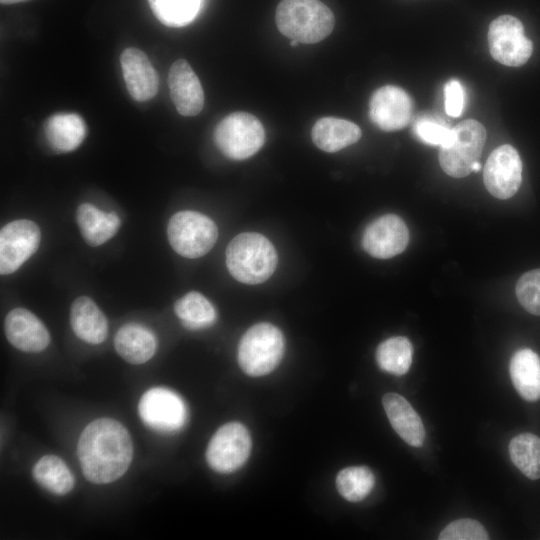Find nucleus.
<instances>
[{
	"label": "nucleus",
	"instance_id": "9b49d317",
	"mask_svg": "<svg viewBox=\"0 0 540 540\" xmlns=\"http://www.w3.org/2000/svg\"><path fill=\"white\" fill-rule=\"evenodd\" d=\"M41 233L31 220L9 222L0 231V273L17 271L38 249Z\"/></svg>",
	"mask_w": 540,
	"mask_h": 540
},
{
	"label": "nucleus",
	"instance_id": "1a4fd4ad",
	"mask_svg": "<svg viewBox=\"0 0 540 540\" xmlns=\"http://www.w3.org/2000/svg\"><path fill=\"white\" fill-rule=\"evenodd\" d=\"M251 446V437L245 426L239 422L226 423L211 438L206 461L217 472L231 473L247 461Z\"/></svg>",
	"mask_w": 540,
	"mask_h": 540
},
{
	"label": "nucleus",
	"instance_id": "6e6552de",
	"mask_svg": "<svg viewBox=\"0 0 540 540\" xmlns=\"http://www.w3.org/2000/svg\"><path fill=\"white\" fill-rule=\"evenodd\" d=\"M487 38L491 56L505 66H522L532 55V41L526 37L522 22L512 15L494 19Z\"/></svg>",
	"mask_w": 540,
	"mask_h": 540
},
{
	"label": "nucleus",
	"instance_id": "c756f323",
	"mask_svg": "<svg viewBox=\"0 0 540 540\" xmlns=\"http://www.w3.org/2000/svg\"><path fill=\"white\" fill-rule=\"evenodd\" d=\"M155 17L168 27H183L196 17L200 0H148Z\"/></svg>",
	"mask_w": 540,
	"mask_h": 540
},
{
	"label": "nucleus",
	"instance_id": "4468645a",
	"mask_svg": "<svg viewBox=\"0 0 540 540\" xmlns=\"http://www.w3.org/2000/svg\"><path fill=\"white\" fill-rule=\"evenodd\" d=\"M409 242V231L402 218L386 214L372 221L362 235V247L372 257L389 259L402 253Z\"/></svg>",
	"mask_w": 540,
	"mask_h": 540
},
{
	"label": "nucleus",
	"instance_id": "412c9836",
	"mask_svg": "<svg viewBox=\"0 0 540 540\" xmlns=\"http://www.w3.org/2000/svg\"><path fill=\"white\" fill-rule=\"evenodd\" d=\"M45 137L58 153L71 152L79 147L86 136V125L76 113H56L44 125Z\"/></svg>",
	"mask_w": 540,
	"mask_h": 540
},
{
	"label": "nucleus",
	"instance_id": "aec40b11",
	"mask_svg": "<svg viewBox=\"0 0 540 540\" xmlns=\"http://www.w3.org/2000/svg\"><path fill=\"white\" fill-rule=\"evenodd\" d=\"M114 346L117 353L125 361L139 365L153 357L157 349V340L146 327L136 323H128L117 331Z\"/></svg>",
	"mask_w": 540,
	"mask_h": 540
},
{
	"label": "nucleus",
	"instance_id": "f257e3e1",
	"mask_svg": "<svg viewBox=\"0 0 540 540\" xmlns=\"http://www.w3.org/2000/svg\"><path fill=\"white\" fill-rule=\"evenodd\" d=\"M77 455L88 481L94 484L111 483L122 477L131 464L132 439L119 421L99 418L82 431Z\"/></svg>",
	"mask_w": 540,
	"mask_h": 540
},
{
	"label": "nucleus",
	"instance_id": "39448f33",
	"mask_svg": "<svg viewBox=\"0 0 540 540\" xmlns=\"http://www.w3.org/2000/svg\"><path fill=\"white\" fill-rule=\"evenodd\" d=\"M265 141L260 120L247 112H234L215 127L214 142L229 159L245 160L257 153Z\"/></svg>",
	"mask_w": 540,
	"mask_h": 540
},
{
	"label": "nucleus",
	"instance_id": "393cba45",
	"mask_svg": "<svg viewBox=\"0 0 540 540\" xmlns=\"http://www.w3.org/2000/svg\"><path fill=\"white\" fill-rule=\"evenodd\" d=\"M35 481L57 495L69 493L74 487V477L66 463L56 455L41 457L33 467Z\"/></svg>",
	"mask_w": 540,
	"mask_h": 540
},
{
	"label": "nucleus",
	"instance_id": "e433bc0d",
	"mask_svg": "<svg viewBox=\"0 0 540 540\" xmlns=\"http://www.w3.org/2000/svg\"><path fill=\"white\" fill-rule=\"evenodd\" d=\"M290 44H291L292 47H296L299 44V42H297L295 40H291Z\"/></svg>",
	"mask_w": 540,
	"mask_h": 540
},
{
	"label": "nucleus",
	"instance_id": "c85d7f7f",
	"mask_svg": "<svg viewBox=\"0 0 540 540\" xmlns=\"http://www.w3.org/2000/svg\"><path fill=\"white\" fill-rule=\"evenodd\" d=\"M375 485V476L366 466H351L342 469L336 477L339 494L350 502L366 498Z\"/></svg>",
	"mask_w": 540,
	"mask_h": 540
},
{
	"label": "nucleus",
	"instance_id": "7c9ffc66",
	"mask_svg": "<svg viewBox=\"0 0 540 540\" xmlns=\"http://www.w3.org/2000/svg\"><path fill=\"white\" fill-rule=\"evenodd\" d=\"M515 292L526 311L540 316V268L524 273L516 283Z\"/></svg>",
	"mask_w": 540,
	"mask_h": 540
},
{
	"label": "nucleus",
	"instance_id": "a878e982",
	"mask_svg": "<svg viewBox=\"0 0 540 540\" xmlns=\"http://www.w3.org/2000/svg\"><path fill=\"white\" fill-rule=\"evenodd\" d=\"M174 311L182 324L190 330L211 326L216 320V311L201 293L192 291L178 299Z\"/></svg>",
	"mask_w": 540,
	"mask_h": 540
},
{
	"label": "nucleus",
	"instance_id": "2eb2a0df",
	"mask_svg": "<svg viewBox=\"0 0 540 540\" xmlns=\"http://www.w3.org/2000/svg\"><path fill=\"white\" fill-rule=\"evenodd\" d=\"M170 96L182 116H195L204 106V92L199 78L184 59L176 60L168 74Z\"/></svg>",
	"mask_w": 540,
	"mask_h": 540
},
{
	"label": "nucleus",
	"instance_id": "0eeeda50",
	"mask_svg": "<svg viewBox=\"0 0 540 540\" xmlns=\"http://www.w3.org/2000/svg\"><path fill=\"white\" fill-rule=\"evenodd\" d=\"M450 142L441 147L439 163L443 171L454 178H463L470 174L472 165L478 161L486 141L484 126L467 119L454 128Z\"/></svg>",
	"mask_w": 540,
	"mask_h": 540
},
{
	"label": "nucleus",
	"instance_id": "ddd939ff",
	"mask_svg": "<svg viewBox=\"0 0 540 540\" xmlns=\"http://www.w3.org/2000/svg\"><path fill=\"white\" fill-rule=\"evenodd\" d=\"M413 114L410 95L395 85L375 90L369 101V118L383 131H396L406 127Z\"/></svg>",
	"mask_w": 540,
	"mask_h": 540
},
{
	"label": "nucleus",
	"instance_id": "f03ea898",
	"mask_svg": "<svg viewBox=\"0 0 540 540\" xmlns=\"http://www.w3.org/2000/svg\"><path fill=\"white\" fill-rule=\"evenodd\" d=\"M226 265L237 281L256 285L274 273L277 253L272 243L262 234L244 232L234 237L227 246Z\"/></svg>",
	"mask_w": 540,
	"mask_h": 540
},
{
	"label": "nucleus",
	"instance_id": "5701e85b",
	"mask_svg": "<svg viewBox=\"0 0 540 540\" xmlns=\"http://www.w3.org/2000/svg\"><path fill=\"white\" fill-rule=\"evenodd\" d=\"M361 134V129L355 123L335 117L319 119L311 130L314 144L329 153L356 143Z\"/></svg>",
	"mask_w": 540,
	"mask_h": 540
},
{
	"label": "nucleus",
	"instance_id": "423d86ee",
	"mask_svg": "<svg viewBox=\"0 0 540 540\" xmlns=\"http://www.w3.org/2000/svg\"><path fill=\"white\" fill-rule=\"evenodd\" d=\"M167 236L179 255L194 259L207 254L218 238L216 224L208 216L195 211H180L169 220Z\"/></svg>",
	"mask_w": 540,
	"mask_h": 540
},
{
	"label": "nucleus",
	"instance_id": "7ed1b4c3",
	"mask_svg": "<svg viewBox=\"0 0 540 540\" xmlns=\"http://www.w3.org/2000/svg\"><path fill=\"white\" fill-rule=\"evenodd\" d=\"M275 19L284 36L304 44L325 39L335 25L333 12L320 0H281Z\"/></svg>",
	"mask_w": 540,
	"mask_h": 540
},
{
	"label": "nucleus",
	"instance_id": "cd10ccee",
	"mask_svg": "<svg viewBox=\"0 0 540 540\" xmlns=\"http://www.w3.org/2000/svg\"><path fill=\"white\" fill-rule=\"evenodd\" d=\"M514 465L529 479L540 478V437L532 433L515 436L509 443Z\"/></svg>",
	"mask_w": 540,
	"mask_h": 540
},
{
	"label": "nucleus",
	"instance_id": "f3484780",
	"mask_svg": "<svg viewBox=\"0 0 540 540\" xmlns=\"http://www.w3.org/2000/svg\"><path fill=\"white\" fill-rule=\"evenodd\" d=\"M120 63L126 88L135 101H147L157 94L158 76L143 51L126 48L121 53Z\"/></svg>",
	"mask_w": 540,
	"mask_h": 540
},
{
	"label": "nucleus",
	"instance_id": "b1692460",
	"mask_svg": "<svg viewBox=\"0 0 540 540\" xmlns=\"http://www.w3.org/2000/svg\"><path fill=\"white\" fill-rule=\"evenodd\" d=\"M509 372L519 395L530 402L540 399V357L529 348L516 351L511 357Z\"/></svg>",
	"mask_w": 540,
	"mask_h": 540
},
{
	"label": "nucleus",
	"instance_id": "4be33fe9",
	"mask_svg": "<svg viewBox=\"0 0 540 540\" xmlns=\"http://www.w3.org/2000/svg\"><path fill=\"white\" fill-rule=\"evenodd\" d=\"M76 221L84 240L91 246H100L110 240L121 225L115 212H104L90 203L79 205Z\"/></svg>",
	"mask_w": 540,
	"mask_h": 540
},
{
	"label": "nucleus",
	"instance_id": "a211bd4d",
	"mask_svg": "<svg viewBox=\"0 0 540 540\" xmlns=\"http://www.w3.org/2000/svg\"><path fill=\"white\" fill-rule=\"evenodd\" d=\"M382 404L395 432L410 446L421 447L425 439L423 422L411 404L397 393H386Z\"/></svg>",
	"mask_w": 540,
	"mask_h": 540
},
{
	"label": "nucleus",
	"instance_id": "20e7f679",
	"mask_svg": "<svg viewBox=\"0 0 540 540\" xmlns=\"http://www.w3.org/2000/svg\"><path fill=\"white\" fill-rule=\"evenodd\" d=\"M284 347V337L279 328L270 323H258L241 338L238 363L250 376L266 375L281 361Z\"/></svg>",
	"mask_w": 540,
	"mask_h": 540
},
{
	"label": "nucleus",
	"instance_id": "f8f14e48",
	"mask_svg": "<svg viewBox=\"0 0 540 540\" xmlns=\"http://www.w3.org/2000/svg\"><path fill=\"white\" fill-rule=\"evenodd\" d=\"M483 178L492 196L498 199L514 196L522 181V161L517 150L509 144L494 149L486 161Z\"/></svg>",
	"mask_w": 540,
	"mask_h": 540
},
{
	"label": "nucleus",
	"instance_id": "c9c22d12",
	"mask_svg": "<svg viewBox=\"0 0 540 540\" xmlns=\"http://www.w3.org/2000/svg\"><path fill=\"white\" fill-rule=\"evenodd\" d=\"M481 169V164L479 161H475L472 165V171L478 172Z\"/></svg>",
	"mask_w": 540,
	"mask_h": 540
},
{
	"label": "nucleus",
	"instance_id": "72a5a7b5",
	"mask_svg": "<svg viewBox=\"0 0 540 540\" xmlns=\"http://www.w3.org/2000/svg\"><path fill=\"white\" fill-rule=\"evenodd\" d=\"M445 111L451 117H459L465 107V91L457 79H450L444 86Z\"/></svg>",
	"mask_w": 540,
	"mask_h": 540
},
{
	"label": "nucleus",
	"instance_id": "9d476101",
	"mask_svg": "<svg viewBox=\"0 0 540 540\" xmlns=\"http://www.w3.org/2000/svg\"><path fill=\"white\" fill-rule=\"evenodd\" d=\"M138 412L146 426L164 433L180 430L188 418L183 399L164 387H154L146 391L139 401Z\"/></svg>",
	"mask_w": 540,
	"mask_h": 540
},
{
	"label": "nucleus",
	"instance_id": "2f4dec72",
	"mask_svg": "<svg viewBox=\"0 0 540 540\" xmlns=\"http://www.w3.org/2000/svg\"><path fill=\"white\" fill-rule=\"evenodd\" d=\"M413 132L421 142L440 147L448 144L453 135L452 129L429 117L417 119Z\"/></svg>",
	"mask_w": 540,
	"mask_h": 540
},
{
	"label": "nucleus",
	"instance_id": "6ab92c4d",
	"mask_svg": "<svg viewBox=\"0 0 540 540\" xmlns=\"http://www.w3.org/2000/svg\"><path fill=\"white\" fill-rule=\"evenodd\" d=\"M70 324L76 336L89 344H100L107 337V319L96 303L87 296H80L73 301Z\"/></svg>",
	"mask_w": 540,
	"mask_h": 540
},
{
	"label": "nucleus",
	"instance_id": "f704fd0d",
	"mask_svg": "<svg viewBox=\"0 0 540 540\" xmlns=\"http://www.w3.org/2000/svg\"><path fill=\"white\" fill-rule=\"evenodd\" d=\"M24 1H27V0H0L2 4H15V3H20Z\"/></svg>",
	"mask_w": 540,
	"mask_h": 540
},
{
	"label": "nucleus",
	"instance_id": "473e14b6",
	"mask_svg": "<svg viewBox=\"0 0 540 540\" xmlns=\"http://www.w3.org/2000/svg\"><path fill=\"white\" fill-rule=\"evenodd\" d=\"M440 540H486L484 526L474 519H459L449 523L439 534Z\"/></svg>",
	"mask_w": 540,
	"mask_h": 540
},
{
	"label": "nucleus",
	"instance_id": "dca6fc26",
	"mask_svg": "<svg viewBox=\"0 0 540 540\" xmlns=\"http://www.w3.org/2000/svg\"><path fill=\"white\" fill-rule=\"evenodd\" d=\"M4 331L8 341L24 352L43 351L50 343V335L45 325L24 308H15L7 314Z\"/></svg>",
	"mask_w": 540,
	"mask_h": 540
},
{
	"label": "nucleus",
	"instance_id": "bb28decb",
	"mask_svg": "<svg viewBox=\"0 0 540 540\" xmlns=\"http://www.w3.org/2000/svg\"><path fill=\"white\" fill-rule=\"evenodd\" d=\"M413 347L410 340L403 336L391 337L379 344L376 361L379 367L388 373L401 376L409 371L412 364Z\"/></svg>",
	"mask_w": 540,
	"mask_h": 540
}]
</instances>
